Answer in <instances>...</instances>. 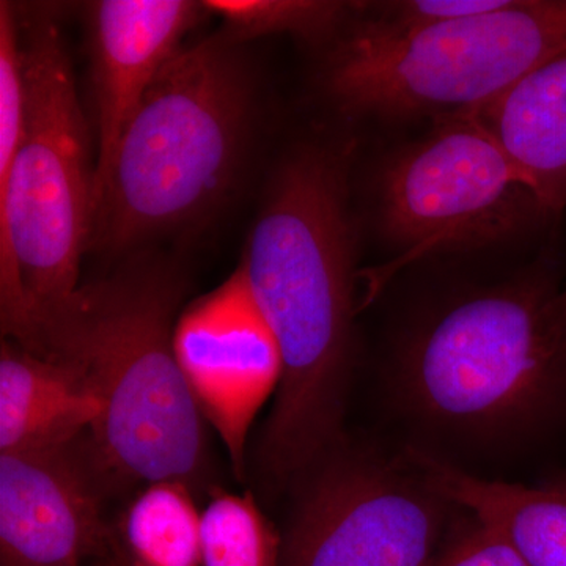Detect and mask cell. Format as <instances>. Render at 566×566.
Wrapping results in <instances>:
<instances>
[{"label":"cell","instance_id":"1","mask_svg":"<svg viewBox=\"0 0 566 566\" xmlns=\"http://www.w3.org/2000/svg\"><path fill=\"white\" fill-rule=\"evenodd\" d=\"M356 230L345 156L308 144L283 159L240 273L282 354L260 474L296 486L344 438L354 353Z\"/></svg>","mask_w":566,"mask_h":566},{"label":"cell","instance_id":"2","mask_svg":"<svg viewBox=\"0 0 566 566\" xmlns=\"http://www.w3.org/2000/svg\"><path fill=\"white\" fill-rule=\"evenodd\" d=\"M564 290L547 259L430 308L390 356L395 408L458 452L516 449L553 434L566 423Z\"/></svg>","mask_w":566,"mask_h":566},{"label":"cell","instance_id":"3","mask_svg":"<svg viewBox=\"0 0 566 566\" xmlns=\"http://www.w3.org/2000/svg\"><path fill=\"white\" fill-rule=\"evenodd\" d=\"M65 39L44 14L0 6V318L29 348L80 290L95 161Z\"/></svg>","mask_w":566,"mask_h":566},{"label":"cell","instance_id":"4","mask_svg":"<svg viewBox=\"0 0 566 566\" xmlns=\"http://www.w3.org/2000/svg\"><path fill=\"white\" fill-rule=\"evenodd\" d=\"M185 290L177 264L137 252L81 285L25 348L70 365L98 397L91 453L103 474L189 485L202 471L205 419L175 352Z\"/></svg>","mask_w":566,"mask_h":566},{"label":"cell","instance_id":"5","mask_svg":"<svg viewBox=\"0 0 566 566\" xmlns=\"http://www.w3.org/2000/svg\"><path fill=\"white\" fill-rule=\"evenodd\" d=\"M241 44L223 29L164 66L96 193L88 251L136 252L210 218L233 191L253 120Z\"/></svg>","mask_w":566,"mask_h":566},{"label":"cell","instance_id":"6","mask_svg":"<svg viewBox=\"0 0 566 566\" xmlns=\"http://www.w3.org/2000/svg\"><path fill=\"white\" fill-rule=\"evenodd\" d=\"M565 48L566 0H510L403 33L353 22L327 55L323 87L346 114L438 120L485 109Z\"/></svg>","mask_w":566,"mask_h":566},{"label":"cell","instance_id":"7","mask_svg":"<svg viewBox=\"0 0 566 566\" xmlns=\"http://www.w3.org/2000/svg\"><path fill=\"white\" fill-rule=\"evenodd\" d=\"M479 112L434 120L376 177V223L392 260L367 273L371 303L412 264L523 240L553 221Z\"/></svg>","mask_w":566,"mask_h":566},{"label":"cell","instance_id":"8","mask_svg":"<svg viewBox=\"0 0 566 566\" xmlns=\"http://www.w3.org/2000/svg\"><path fill=\"white\" fill-rule=\"evenodd\" d=\"M296 486L279 566H430L458 509L411 458L345 438Z\"/></svg>","mask_w":566,"mask_h":566},{"label":"cell","instance_id":"9","mask_svg":"<svg viewBox=\"0 0 566 566\" xmlns=\"http://www.w3.org/2000/svg\"><path fill=\"white\" fill-rule=\"evenodd\" d=\"M175 352L200 415L222 439L234 474L243 476L249 431L277 394L283 367L277 340L240 270L182 312Z\"/></svg>","mask_w":566,"mask_h":566},{"label":"cell","instance_id":"10","mask_svg":"<svg viewBox=\"0 0 566 566\" xmlns=\"http://www.w3.org/2000/svg\"><path fill=\"white\" fill-rule=\"evenodd\" d=\"M96 472L74 444L0 453V566H85L106 539Z\"/></svg>","mask_w":566,"mask_h":566},{"label":"cell","instance_id":"11","mask_svg":"<svg viewBox=\"0 0 566 566\" xmlns=\"http://www.w3.org/2000/svg\"><path fill=\"white\" fill-rule=\"evenodd\" d=\"M207 11L203 2L191 0L92 3L88 25L96 117L95 199L142 99Z\"/></svg>","mask_w":566,"mask_h":566},{"label":"cell","instance_id":"12","mask_svg":"<svg viewBox=\"0 0 566 566\" xmlns=\"http://www.w3.org/2000/svg\"><path fill=\"white\" fill-rule=\"evenodd\" d=\"M102 416V403L73 367L14 342L0 353V453L74 444Z\"/></svg>","mask_w":566,"mask_h":566},{"label":"cell","instance_id":"13","mask_svg":"<svg viewBox=\"0 0 566 566\" xmlns=\"http://www.w3.org/2000/svg\"><path fill=\"white\" fill-rule=\"evenodd\" d=\"M553 218L566 210V48L479 112Z\"/></svg>","mask_w":566,"mask_h":566},{"label":"cell","instance_id":"14","mask_svg":"<svg viewBox=\"0 0 566 566\" xmlns=\"http://www.w3.org/2000/svg\"><path fill=\"white\" fill-rule=\"evenodd\" d=\"M408 457L458 509L501 531L528 566H566V474L517 485L469 474L422 449Z\"/></svg>","mask_w":566,"mask_h":566},{"label":"cell","instance_id":"15","mask_svg":"<svg viewBox=\"0 0 566 566\" xmlns=\"http://www.w3.org/2000/svg\"><path fill=\"white\" fill-rule=\"evenodd\" d=\"M202 512L188 483H147L120 524V546L129 566H202Z\"/></svg>","mask_w":566,"mask_h":566},{"label":"cell","instance_id":"16","mask_svg":"<svg viewBox=\"0 0 566 566\" xmlns=\"http://www.w3.org/2000/svg\"><path fill=\"white\" fill-rule=\"evenodd\" d=\"M203 6L241 43L282 33L311 43L338 39L357 10V3L334 0H207Z\"/></svg>","mask_w":566,"mask_h":566},{"label":"cell","instance_id":"17","mask_svg":"<svg viewBox=\"0 0 566 566\" xmlns=\"http://www.w3.org/2000/svg\"><path fill=\"white\" fill-rule=\"evenodd\" d=\"M282 538L251 494L216 491L202 512V566H279Z\"/></svg>","mask_w":566,"mask_h":566},{"label":"cell","instance_id":"18","mask_svg":"<svg viewBox=\"0 0 566 566\" xmlns=\"http://www.w3.org/2000/svg\"><path fill=\"white\" fill-rule=\"evenodd\" d=\"M430 566H528L497 528L474 516L442 545Z\"/></svg>","mask_w":566,"mask_h":566},{"label":"cell","instance_id":"19","mask_svg":"<svg viewBox=\"0 0 566 566\" xmlns=\"http://www.w3.org/2000/svg\"><path fill=\"white\" fill-rule=\"evenodd\" d=\"M564 301H565V305H566V283H565V290H564Z\"/></svg>","mask_w":566,"mask_h":566}]
</instances>
